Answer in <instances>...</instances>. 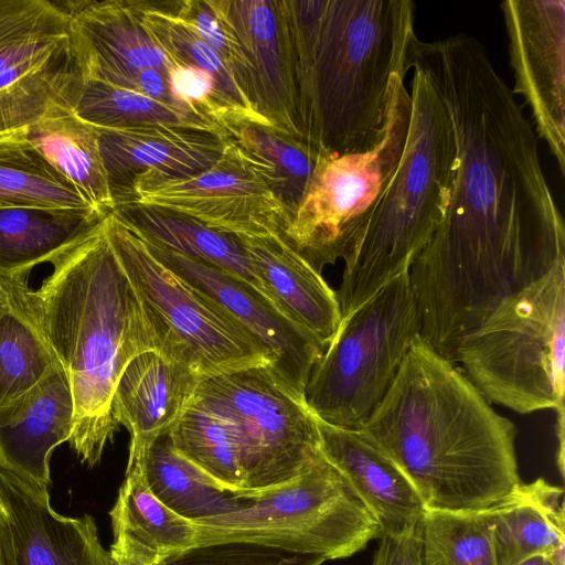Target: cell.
Returning a JSON list of instances; mask_svg holds the SVG:
<instances>
[{"instance_id": "obj_1", "label": "cell", "mask_w": 565, "mask_h": 565, "mask_svg": "<svg viewBox=\"0 0 565 565\" xmlns=\"http://www.w3.org/2000/svg\"><path fill=\"white\" fill-rule=\"evenodd\" d=\"M413 54L450 115L456 162L444 216L409 279L420 338L454 363L459 341L501 300L565 260V226L533 127L484 45L458 33L418 39Z\"/></svg>"}, {"instance_id": "obj_2", "label": "cell", "mask_w": 565, "mask_h": 565, "mask_svg": "<svg viewBox=\"0 0 565 565\" xmlns=\"http://www.w3.org/2000/svg\"><path fill=\"white\" fill-rule=\"evenodd\" d=\"M361 430L406 475L427 510L489 509L521 483L514 424L420 337Z\"/></svg>"}, {"instance_id": "obj_3", "label": "cell", "mask_w": 565, "mask_h": 565, "mask_svg": "<svg viewBox=\"0 0 565 565\" xmlns=\"http://www.w3.org/2000/svg\"><path fill=\"white\" fill-rule=\"evenodd\" d=\"M302 139L344 154L384 136L393 75L413 66L412 0H284Z\"/></svg>"}, {"instance_id": "obj_4", "label": "cell", "mask_w": 565, "mask_h": 565, "mask_svg": "<svg viewBox=\"0 0 565 565\" xmlns=\"http://www.w3.org/2000/svg\"><path fill=\"white\" fill-rule=\"evenodd\" d=\"M26 306L67 375L74 419L68 444L94 467L119 425L111 402L128 362L159 343L102 226L57 256Z\"/></svg>"}, {"instance_id": "obj_5", "label": "cell", "mask_w": 565, "mask_h": 565, "mask_svg": "<svg viewBox=\"0 0 565 565\" xmlns=\"http://www.w3.org/2000/svg\"><path fill=\"white\" fill-rule=\"evenodd\" d=\"M412 68L406 147L356 246L344 260L335 290L342 318L392 278L409 270L447 206L456 162L451 118L429 76L417 65Z\"/></svg>"}, {"instance_id": "obj_6", "label": "cell", "mask_w": 565, "mask_h": 565, "mask_svg": "<svg viewBox=\"0 0 565 565\" xmlns=\"http://www.w3.org/2000/svg\"><path fill=\"white\" fill-rule=\"evenodd\" d=\"M565 260L501 300L458 343L455 364L490 403L519 414L554 409L564 457Z\"/></svg>"}, {"instance_id": "obj_7", "label": "cell", "mask_w": 565, "mask_h": 565, "mask_svg": "<svg viewBox=\"0 0 565 565\" xmlns=\"http://www.w3.org/2000/svg\"><path fill=\"white\" fill-rule=\"evenodd\" d=\"M420 330L405 270L342 318L303 391L312 415L334 427L361 429L387 394Z\"/></svg>"}, {"instance_id": "obj_8", "label": "cell", "mask_w": 565, "mask_h": 565, "mask_svg": "<svg viewBox=\"0 0 565 565\" xmlns=\"http://www.w3.org/2000/svg\"><path fill=\"white\" fill-rule=\"evenodd\" d=\"M104 230L153 328L159 353L201 379L274 365L270 352L243 324L158 260L114 213L106 215Z\"/></svg>"}, {"instance_id": "obj_9", "label": "cell", "mask_w": 565, "mask_h": 565, "mask_svg": "<svg viewBox=\"0 0 565 565\" xmlns=\"http://www.w3.org/2000/svg\"><path fill=\"white\" fill-rule=\"evenodd\" d=\"M412 98L393 75L384 136L371 150L320 152L305 195L279 235L316 271L345 260L356 246L380 198L397 170L407 142Z\"/></svg>"}, {"instance_id": "obj_10", "label": "cell", "mask_w": 565, "mask_h": 565, "mask_svg": "<svg viewBox=\"0 0 565 565\" xmlns=\"http://www.w3.org/2000/svg\"><path fill=\"white\" fill-rule=\"evenodd\" d=\"M198 545L249 542L326 561L349 557L381 535L344 477L323 457L290 483L245 508L193 522Z\"/></svg>"}, {"instance_id": "obj_11", "label": "cell", "mask_w": 565, "mask_h": 565, "mask_svg": "<svg viewBox=\"0 0 565 565\" xmlns=\"http://www.w3.org/2000/svg\"><path fill=\"white\" fill-rule=\"evenodd\" d=\"M193 401L231 424L246 497L290 483L322 456L316 417L269 365L201 379Z\"/></svg>"}, {"instance_id": "obj_12", "label": "cell", "mask_w": 565, "mask_h": 565, "mask_svg": "<svg viewBox=\"0 0 565 565\" xmlns=\"http://www.w3.org/2000/svg\"><path fill=\"white\" fill-rule=\"evenodd\" d=\"M87 82L62 1L0 0V136L74 110Z\"/></svg>"}, {"instance_id": "obj_13", "label": "cell", "mask_w": 565, "mask_h": 565, "mask_svg": "<svg viewBox=\"0 0 565 565\" xmlns=\"http://www.w3.org/2000/svg\"><path fill=\"white\" fill-rule=\"evenodd\" d=\"M128 202L181 214L235 236L280 235L289 223L286 207L228 139L222 158L209 170L183 178L141 174Z\"/></svg>"}, {"instance_id": "obj_14", "label": "cell", "mask_w": 565, "mask_h": 565, "mask_svg": "<svg viewBox=\"0 0 565 565\" xmlns=\"http://www.w3.org/2000/svg\"><path fill=\"white\" fill-rule=\"evenodd\" d=\"M514 75L512 94L529 106L535 129L565 175V1L501 3Z\"/></svg>"}, {"instance_id": "obj_15", "label": "cell", "mask_w": 565, "mask_h": 565, "mask_svg": "<svg viewBox=\"0 0 565 565\" xmlns=\"http://www.w3.org/2000/svg\"><path fill=\"white\" fill-rule=\"evenodd\" d=\"M145 242L172 273L243 324L273 355V373L303 399L310 373L327 347L288 319L258 290L225 269Z\"/></svg>"}, {"instance_id": "obj_16", "label": "cell", "mask_w": 565, "mask_h": 565, "mask_svg": "<svg viewBox=\"0 0 565 565\" xmlns=\"http://www.w3.org/2000/svg\"><path fill=\"white\" fill-rule=\"evenodd\" d=\"M232 28L253 74L258 113L301 140L292 42L284 0H212Z\"/></svg>"}, {"instance_id": "obj_17", "label": "cell", "mask_w": 565, "mask_h": 565, "mask_svg": "<svg viewBox=\"0 0 565 565\" xmlns=\"http://www.w3.org/2000/svg\"><path fill=\"white\" fill-rule=\"evenodd\" d=\"M0 502L10 526L13 565H116L95 519L57 513L49 489L0 469Z\"/></svg>"}, {"instance_id": "obj_18", "label": "cell", "mask_w": 565, "mask_h": 565, "mask_svg": "<svg viewBox=\"0 0 565 565\" xmlns=\"http://www.w3.org/2000/svg\"><path fill=\"white\" fill-rule=\"evenodd\" d=\"M98 131L115 206L129 201L132 184L141 174L157 172L179 178L198 174L217 163L226 146L223 135L177 126L98 128Z\"/></svg>"}, {"instance_id": "obj_19", "label": "cell", "mask_w": 565, "mask_h": 565, "mask_svg": "<svg viewBox=\"0 0 565 565\" xmlns=\"http://www.w3.org/2000/svg\"><path fill=\"white\" fill-rule=\"evenodd\" d=\"M74 401L61 364L34 387L0 407V469L49 489L54 449L68 441Z\"/></svg>"}, {"instance_id": "obj_20", "label": "cell", "mask_w": 565, "mask_h": 565, "mask_svg": "<svg viewBox=\"0 0 565 565\" xmlns=\"http://www.w3.org/2000/svg\"><path fill=\"white\" fill-rule=\"evenodd\" d=\"M316 422L321 454L374 516L381 535L401 536L413 531L426 508L399 467L361 429Z\"/></svg>"}, {"instance_id": "obj_21", "label": "cell", "mask_w": 565, "mask_h": 565, "mask_svg": "<svg viewBox=\"0 0 565 565\" xmlns=\"http://www.w3.org/2000/svg\"><path fill=\"white\" fill-rule=\"evenodd\" d=\"M195 373L158 351H145L122 370L113 395L118 425L130 434L128 466L140 462L191 403L200 382Z\"/></svg>"}, {"instance_id": "obj_22", "label": "cell", "mask_w": 565, "mask_h": 565, "mask_svg": "<svg viewBox=\"0 0 565 565\" xmlns=\"http://www.w3.org/2000/svg\"><path fill=\"white\" fill-rule=\"evenodd\" d=\"M85 60L87 79L121 87L136 72L173 64L148 34L135 0L62 1Z\"/></svg>"}, {"instance_id": "obj_23", "label": "cell", "mask_w": 565, "mask_h": 565, "mask_svg": "<svg viewBox=\"0 0 565 565\" xmlns=\"http://www.w3.org/2000/svg\"><path fill=\"white\" fill-rule=\"evenodd\" d=\"M237 237L271 303L328 347L341 324L342 313L337 292L322 274L278 234Z\"/></svg>"}, {"instance_id": "obj_24", "label": "cell", "mask_w": 565, "mask_h": 565, "mask_svg": "<svg viewBox=\"0 0 565 565\" xmlns=\"http://www.w3.org/2000/svg\"><path fill=\"white\" fill-rule=\"evenodd\" d=\"M109 516L114 534L110 546L153 564H162L198 545L194 523L153 494L141 462L127 467Z\"/></svg>"}, {"instance_id": "obj_25", "label": "cell", "mask_w": 565, "mask_h": 565, "mask_svg": "<svg viewBox=\"0 0 565 565\" xmlns=\"http://www.w3.org/2000/svg\"><path fill=\"white\" fill-rule=\"evenodd\" d=\"M95 209L0 207V274L26 276L36 265L52 263L103 224Z\"/></svg>"}, {"instance_id": "obj_26", "label": "cell", "mask_w": 565, "mask_h": 565, "mask_svg": "<svg viewBox=\"0 0 565 565\" xmlns=\"http://www.w3.org/2000/svg\"><path fill=\"white\" fill-rule=\"evenodd\" d=\"M564 490L544 479L520 483L494 507L492 540L497 565H518L565 546Z\"/></svg>"}, {"instance_id": "obj_27", "label": "cell", "mask_w": 565, "mask_h": 565, "mask_svg": "<svg viewBox=\"0 0 565 565\" xmlns=\"http://www.w3.org/2000/svg\"><path fill=\"white\" fill-rule=\"evenodd\" d=\"M111 213L145 241L212 263L244 280L268 299L237 236L213 230L181 214L131 202L116 205Z\"/></svg>"}, {"instance_id": "obj_28", "label": "cell", "mask_w": 565, "mask_h": 565, "mask_svg": "<svg viewBox=\"0 0 565 565\" xmlns=\"http://www.w3.org/2000/svg\"><path fill=\"white\" fill-rule=\"evenodd\" d=\"M23 136L92 207L105 215L114 210L96 126L62 110L25 128Z\"/></svg>"}, {"instance_id": "obj_29", "label": "cell", "mask_w": 565, "mask_h": 565, "mask_svg": "<svg viewBox=\"0 0 565 565\" xmlns=\"http://www.w3.org/2000/svg\"><path fill=\"white\" fill-rule=\"evenodd\" d=\"M226 139L286 207L290 222L321 151L295 136L256 124L233 127Z\"/></svg>"}, {"instance_id": "obj_30", "label": "cell", "mask_w": 565, "mask_h": 565, "mask_svg": "<svg viewBox=\"0 0 565 565\" xmlns=\"http://www.w3.org/2000/svg\"><path fill=\"white\" fill-rule=\"evenodd\" d=\"M174 451L218 491L246 497L231 424L193 398L167 431Z\"/></svg>"}, {"instance_id": "obj_31", "label": "cell", "mask_w": 565, "mask_h": 565, "mask_svg": "<svg viewBox=\"0 0 565 565\" xmlns=\"http://www.w3.org/2000/svg\"><path fill=\"white\" fill-rule=\"evenodd\" d=\"M135 3L143 28L173 64L195 66L212 74L241 124L275 128L254 108L220 54L185 25L170 7L141 0H135Z\"/></svg>"}, {"instance_id": "obj_32", "label": "cell", "mask_w": 565, "mask_h": 565, "mask_svg": "<svg viewBox=\"0 0 565 565\" xmlns=\"http://www.w3.org/2000/svg\"><path fill=\"white\" fill-rule=\"evenodd\" d=\"M140 462L153 494L192 522L237 511L249 502V497H236L211 487L174 451L167 433L149 446Z\"/></svg>"}, {"instance_id": "obj_33", "label": "cell", "mask_w": 565, "mask_h": 565, "mask_svg": "<svg viewBox=\"0 0 565 565\" xmlns=\"http://www.w3.org/2000/svg\"><path fill=\"white\" fill-rule=\"evenodd\" d=\"M23 131L0 136V207L94 209L24 138Z\"/></svg>"}, {"instance_id": "obj_34", "label": "cell", "mask_w": 565, "mask_h": 565, "mask_svg": "<svg viewBox=\"0 0 565 565\" xmlns=\"http://www.w3.org/2000/svg\"><path fill=\"white\" fill-rule=\"evenodd\" d=\"M74 113L98 128L127 129L163 125L225 136L216 124L203 115L181 110L135 90L94 79H87Z\"/></svg>"}, {"instance_id": "obj_35", "label": "cell", "mask_w": 565, "mask_h": 565, "mask_svg": "<svg viewBox=\"0 0 565 565\" xmlns=\"http://www.w3.org/2000/svg\"><path fill=\"white\" fill-rule=\"evenodd\" d=\"M494 507L479 511L425 510L418 525L420 565H497Z\"/></svg>"}, {"instance_id": "obj_36", "label": "cell", "mask_w": 565, "mask_h": 565, "mask_svg": "<svg viewBox=\"0 0 565 565\" xmlns=\"http://www.w3.org/2000/svg\"><path fill=\"white\" fill-rule=\"evenodd\" d=\"M23 299L0 311V407L42 381L58 361Z\"/></svg>"}, {"instance_id": "obj_37", "label": "cell", "mask_w": 565, "mask_h": 565, "mask_svg": "<svg viewBox=\"0 0 565 565\" xmlns=\"http://www.w3.org/2000/svg\"><path fill=\"white\" fill-rule=\"evenodd\" d=\"M168 4L185 25L220 54L241 89L257 110L254 79L248 61L232 28L216 11L212 0H181L168 2Z\"/></svg>"}, {"instance_id": "obj_38", "label": "cell", "mask_w": 565, "mask_h": 565, "mask_svg": "<svg viewBox=\"0 0 565 565\" xmlns=\"http://www.w3.org/2000/svg\"><path fill=\"white\" fill-rule=\"evenodd\" d=\"M321 556L300 554L249 542L196 545L162 565H321Z\"/></svg>"}, {"instance_id": "obj_39", "label": "cell", "mask_w": 565, "mask_h": 565, "mask_svg": "<svg viewBox=\"0 0 565 565\" xmlns=\"http://www.w3.org/2000/svg\"><path fill=\"white\" fill-rule=\"evenodd\" d=\"M372 565H420L417 526L401 536L381 535Z\"/></svg>"}, {"instance_id": "obj_40", "label": "cell", "mask_w": 565, "mask_h": 565, "mask_svg": "<svg viewBox=\"0 0 565 565\" xmlns=\"http://www.w3.org/2000/svg\"><path fill=\"white\" fill-rule=\"evenodd\" d=\"M25 277L0 274V311L11 308L23 299L30 288Z\"/></svg>"}, {"instance_id": "obj_41", "label": "cell", "mask_w": 565, "mask_h": 565, "mask_svg": "<svg viewBox=\"0 0 565 565\" xmlns=\"http://www.w3.org/2000/svg\"><path fill=\"white\" fill-rule=\"evenodd\" d=\"M0 565H13L10 526L3 505L0 502Z\"/></svg>"}, {"instance_id": "obj_42", "label": "cell", "mask_w": 565, "mask_h": 565, "mask_svg": "<svg viewBox=\"0 0 565 565\" xmlns=\"http://www.w3.org/2000/svg\"><path fill=\"white\" fill-rule=\"evenodd\" d=\"M109 552L116 565H162L153 564L122 550L110 546Z\"/></svg>"}, {"instance_id": "obj_43", "label": "cell", "mask_w": 565, "mask_h": 565, "mask_svg": "<svg viewBox=\"0 0 565 565\" xmlns=\"http://www.w3.org/2000/svg\"><path fill=\"white\" fill-rule=\"evenodd\" d=\"M518 565H553L545 556L537 555L525 559Z\"/></svg>"}]
</instances>
